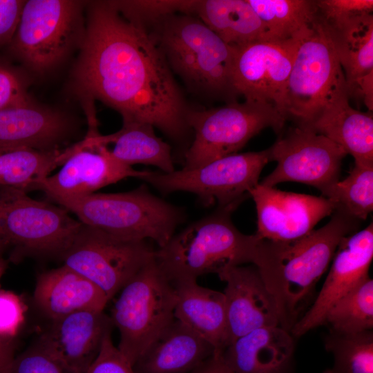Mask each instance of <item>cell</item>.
<instances>
[{"label": "cell", "instance_id": "24", "mask_svg": "<svg viewBox=\"0 0 373 373\" xmlns=\"http://www.w3.org/2000/svg\"><path fill=\"white\" fill-rule=\"evenodd\" d=\"M68 131L61 114L32 102L0 111V149H57Z\"/></svg>", "mask_w": 373, "mask_h": 373}, {"label": "cell", "instance_id": "3", "mask_svg": "<svg viewBox=\"0 0 373 373\" xmlns=\"http://www.w3.org/2000/svg\"><path fill=\"white\" fill-rule=\"evenodd\" d=\"M150 27L148 32L172 73L191 90L236 101L232 85L235 47L192 15H169Z\"/></svg>", "mask_w": 373, "mask_h": 373}, {"label": "cell", "instance_id": "21", "mask_svg": "<svg viewBox=\"0 0 373 373\" xmlns=\"http://www.w3.org/2000/svg\"><path fill=\"white\" fill-rule=\"evenodd\" d=\"M214 354L211 345L174 318L133 369L136 373H189Z\"/></svg>", "mask_w": 373, "mask_h": 373}, {"label": "cell", "instance_id": "28", "mask_svg": "<svg viewBox=\"0 0 373 373\" xmlns=\"http://www.w3.org/2000/svg\"><path fill=\"white\" fill-rule=\"evenodd\" d=\"M321 24L334 46L345 75L347 90L373 75L372 14L335 24Z\"/></svg>", "mask_w": 373, "mask_h": 373}, {"label": "cell", "instance_id": "44", "mask_svg": "<svg viewBox=\"0 0 373 373\" xmlns=\"http://www.w3.org/2000/svg\"><path fill=\"white\" fill-rule=\"evenodd\" d=\"M6 246V244L0 238V254H1V252L3 251V249H4Z\"/></svg>", "mask_w": 373, "mask_h": 373}, {"label": "cell", "instance_id": "1", "mask_svg": "<svg viewBox=\"0 0 373 373\" xmlns=\"http://www.w3.org/2000/svg\"><path fill=\"white\" fill-rule=\"evenodd\" d=\"M77 75L87 93L117 111L123 123L149 124L176 141L191 131V109L161 50L111 1L92 10Z\"/></svg>", "mask_w": 373, "mask_h": 373}, {"label": "cell", "instance_id": "36", "mask_svg": "<svg viewBox=\"0 0 373 373\" xmlns=\"http://www.w3.org/2000/svg\"><path fill=\"white\" fill-rule=\"evenodd\" d=\"M10 373H74L38 345L15 356Z\"/></svg>", "mask_w": 373, "mask_h": 373}, {"label": "cell", "instance_id": "7", "mask_svg": "<svg viewBox=\"0 0 373 373\" xmlns=\"http://www.w3.org/2000/svg\"><path fill=\"white\" fill-rule=\"evenodd\" d=\"M120 291L110 318L119 332L117 348L133 366L173 320L177 294L155 256Z\"/></svg>", "mask_w": 373, "mask_h": 373}, {"label": "cell", "instance_id": "33", "mask_svg": "<svg viewBox=\"0 0 373 373\" xmlns=\"http://www.w3.org/2000/svg\"><path fill=\"white\" fill-rule=\"evenodd\" d=\"M325 348L333 355V365L323 373H373V332L354 334L329 332Z\"/></svg>", "mask_w": 373, "mask_h": 373}, {"label": "cell", "instance_id": "8", "mask_svg": "<svg viewBox=\"0 0 373 373\" xmlns=\"http://www.w3.org/2000/svg\"><path fill=\"white\" fill-rule=\"evenodd\" d=\"M286 120L274 106L249 101L191 110L187 123L194 138L185 153L182 169H195L235 154L264 128L280 132Z\"/></svg>", "mask_w": 373, "mask_h": 373}, {"label": "cell", "instance_id": "23", "mask_svg": "<svg viewBox=\"0 0 373 373\" xmlns=\"http://www.w3.org/2000/svg\"><path fill=\"white\" fill-rule=\"evenodd\" d=\"M34 300L51 321L79 311H104L109 301L95 284L64 265L37 277Z\"/></svg>", "mask_w": 373, "mask_h": 373}, {"label": "cell", "instance_id": "34", "mask_svg": "<svg viewBox=\"0 0 373 373\" xmlns=\"http://www.w3.org/2000/svg\"><path fill=\"white\" fill-rule=\"evenodd\" d=\"M195 1H113V5L130 21L143 27L175 14L192 15Z\"/></svg>", "mask_w": 373, "mask_h": 373}, {"label": "cell", "instance_id": "35", "mask_svg": "<svg viewBox=\"0 0 373 373\" xmlns=\"http://www.w3.org/2000/svg\"><path fill=\"white\" fill-rule=\"evenodd\" d=\"M317 19L323 24H335L358 16L372 14V0H318Z\"/></svg>", "mask_w": 373, "mask_h": 373}, {"label": "cell", "instance_id": "12", "mask_svg": "<svg viewBox=\"0 0 373 373\" xmlns=\"http://www.w3.org/2000/svg\"><path fill=\"white\" fill-rule=\"evenodd\" d=\"M275 169L260 184L274 186L285 182L312 186L323 195L339 180L347 153L325 136L300 126L290 128L269 147Z\"/></svg>", "mask_w": 373, "mask_h": 373}, {"label": "cell", "instance_id": "10", "mask_svg": "<svg viewBox=\"0 0 373 373\" xmlns=\"http://www.w3.org/2000/svg\"><path fill=\"white\" fill-rule=\"evenodd\" d=\"M62 207L0 186V238L24 253L62 256L82 227Z\"/></svg>", "mask_w": 373, "mask_h": 373}, {"label": "cell", "instance_id": "17", "mask_svg": "<svg viewBox=\"0 0 373 373\" xmlns=\"http://www.w3.org/2000/svg\"><path fill=\"white\" fill-rule=\"evenodd\" d=\"M75 146V152L59 171L39 182L35 190L43 191L57 202L87 196L107 185L128 177L137 178L141 174L142 171L113 159L104 146L80 141Z\"/></svg>", "mask_w": 373, "mask_h": 373}, {"label": "cell", "instance_id": "41", "mask_svg": "<svg viewBox=\"0 0 373 373\" xmlns=\"http://www.w3.org/2000/svg\"><path fill=\"white\" fill-rule=\"evenodd\" d=\"M15 352L12 338L0 336V373H10Z\"/></svg>", "mask_w": 373, "mask_h": 373}, {"label": "cell", "instance_id": "2", "mask_svg": "<svg viewBox=\"0 0 373 373\" xmlns=\"http://www.w3.org/2000/svg\"><path fill=\"white\" fill-rule=\"evenodd\" d=\"M233 210L218 207L155 249V260L172 284L207 274L218 276L245 263L254 265L262 239L240 232L231 220Z\"/></svg>", "mask_w": 373, "mask_h": 373}, {"label": "cell", "instance_id": "9", "mask_svg": "<svg viewBox=\"0 0 373 373\" xmlns=\"http://www.w3.org/2000/svg\"><path fill=\"white\" fill-rule=\"evenodd\" d=\"M270 161L269 148L229 155L192 169L142 171L137 178L163 193L190 192L206 206L217 202L218 207L236 209L259 184L262 169Z\"/></svg>", "mask_w": 373, "mask_h": 373}, {"label": "cell", "instance_id": "11", "mask_svg": "<svg viewBox=\"0 0 373 373\" xmlns=\"http://www.w3.org/2000/svg\"><path fill=\"white\" fill-rule=\"evenodd\" d=\"M155 251L146 240L123 239L82 224L61 257L64 265L95 284L110 300Z\"/></svg>", "mask_w": 373, "mask_h": 373}, {"label": "cell", "instance_id": "40", "mask_svg": "<svg viewBox=\"0 0 373 373\" xmlns=\"http://www.w3.org/2000/svg\"><path fill=\"white\" fill-rule=\"evenodd\" d=\"M24 3V1L0 0V46L11 42Z\"/></svg>", "mask_w": 373, "mask_h": 373}, {"label": "cell", "instance_id": "38", "mask_svg": "<svg viewBox=\"0 0 373 373\" xmlns=\"http://www.w3.org/2000/svg\"><path fill=\"white\" fill-rule=\"evenodd\" d=\"M25 312V305L18 295L0 289V336L13 339L24 321Z\"/></svg>", "mask_w": 373, "mask_h": 373}, {"label": "cell", "instance_id": "16", "mask_svg": "<svg viewBox=\"0 0 373 373\" xmlns=\"http://www.w3.org/2000/svg\"><path fill=\"white\" fill-rule=\"evenodd\" d=\"M373 258V224L345 237L332 259L327 276L314 303L290 330L298 337L323 325L330 307L369 276Z\"/></svg>", "mask_w": 373, "mask_h": 373}, {"label": "cell", "instance_id": "37", "mask_svg": "<svg viewBox=\"0 0 373 373\" xmlns=\"http://www.w3.org/2000/svg\"><path fill=\"white\" fill-rule=\"evenodd\" d=\"M85 373H136L133 366L115 347L111 331L103 339L99 352Z\"/></svg>", "mask_w": 373, "mask_h": 373}, {"label": "cell", "instance_id": "5", "mask_svg": "<svg viewBox=\"0 0 373 373\" xmlns=\"http://www.w3.org/2000/svg\"><path fill=\"white\" fill-rule=\"evenodd\" d=\"M360 224V220L336 209L321 228L283 243L281 265L268 285L278 306L281 327L290 332L341 240Z\"/></svg>", "mask_w": 373, "mask_h": 373}, {"label": "cell", "instance_id": "4", "mask_svg": "<svg viewBox=\"0 0 373 373\" xmlns=\"http://www.w3.org/2000/svg\"><path fill=\"white\" fill-rule=\"evenodd\" d=\"M82 224L117 238L151 239L164 246L185 218L184 211L153 195L146 185L128 192L94 193L57 202Z\"/></svg>", "mask_w": 373, "mask_h": 373}, {"label": "cell", "instance_id": "18", "mask_svg": "<svg viewBox=\"0 0 373 373\" xmlns=\"http://www.w3.org/2000/svg\"><path fill=\"white\" fill-rule=\"evenodd\" d=\"M218 277L226 283L223 294L230 343L258 328L280 326L276 300L255 265L231 267Z\"/></svg>", "mask_w": 373, "mask_h": 373}, {"label": "cell", "instance_id": "31", "mask_svg": "<svg viewBox=\"0 0 373 373\" xmlns=\"http://www.w3.org/2000/svg\"><path fill=\"white\" fill-rule=\"evenodd\" d=\"M329 332L354 334L373 327V280L368 276L328 310L323 325Z\"/></svg>", "mask_w": 373, "mask_h": 373}, {"label": "cell", "instance_id": "27", "mask_svg": "<svg viewBox=\"0 0 373 373\" xmlns=\"http://www.w3.org/2000/svg\"><path fill=\"white\" fill-rule=\"evenodd\" d=\"M193 14L232 47L269 40L262 21L247 0L195 1Z\"/></svg>", "mask_w": 373, "mask_h": 373}, {"label": "cell", "instance_id": "14", "mask_svg": "<svg viewBox=\"0 0 373 373\" xmlns=\"http://www.w3.org/2000/svg\"><path fill=\"white\" fill-rule=\"evenodd\" d=\"M301 37L236 47L232 85L236 95L245 101L271 104L283 115L286 85Z\"/></svg>", "mask_w": 373, "mask_h": 373}, {"label": "cell", "instance_id": "6", "mask_svg": "<svg viewBox=\"0 0 373 373\" xmlns=\"http://www.w3.org/2000/svg\"><path fill=\"white\" fill-rule=\"evenodd\" d=\"M345 94L343 68L316 17L300 39L286 85L283 114L297 126L308 128L330 103Z\"/></svg>", "mask_w": 373, "mask_h": 373}, {"label": "cell", "instance_id": "32", "mask_svg": "<svg viewBox=\"0 0 373 373\" xmlns=\"http://www.w3.org/2000/svg\"><path fill=\"white\" fill-rule=\"evenodd\" d=\"M340 210L360 220L373 210V162L354 161L349 175L323 195Z\"/></svg>", "mask_w": 373, "mask_h": 373}, {"label": "cell", "instance_id": "30", "mask_svg": "<svg viewBox=\"0 0 373 373\" xmlns=\"http://www.w3.org/2000/svg\"><path fill=\"white\" fill-rule=\"evenodd\" d=\"M262 21L269 40L300 37L316 20L315 1L247 0Z\"/></svg>", "mask_w": 373, "mask_h": 373}, {"label": "cell", "instance_id": "29", "mask_svg": "<svg viewBox=\"0 0 373 373\" xmlns=\"http://www.w3.org/2000/svg\"><path fill=\"white\" fill-rule=\"evenodd\" d=\"M73 153L72 146L49 151L25 147L0 149V186L35 190L39 182Z\"/></svg>", "mask_w": 373, "mask_h": 373}, {"label": "cell", "instance_id": "20", "mask_svg": "<svg viewBox=\"0 0 373 373\" xmlns=\"http://www.w3.org/2000/svg\"><path fill=\"white\" fill-rule=\"evenodd\" d=\"M294 348L289 332L269 326L234 340L222 356L234 373H293Z\"/></svg>", "mask_w": 373, "mask_h": 373}, {"label": "cell", "instance_id": "15", "mask_svg": "<svg viewBox=\"0 0 373 373\" xmlns=\"http://www.w3.org/2000/svg\"><path fill=\"white\" fill-rule=\"evenodd\" d=\"M249 193L257 211L256 235L276 242L303 238L335 211L334 204L323 196L281 191L260 183Z\"/></svg>", "mask_w": 373, "mask_h": 373}, {"label": "cell", "instance_id": "26", "mask_svg": "<svg viewBox=\"0 0 373 373\" xmlns=\"http://www.w3.org/2000/svg\"><path fill=\"white\" fill-rule=\"evenodd\" d=\"M84 140L88 144L111 146L106 147L108 154L125 166L140 164L154 166L164 173L175 171L171 146L156 135L149 124L123 123L122 128L113 134H87Z\"/></svg>", "mask_w": 373, "mask_h": 373}, {"label": "cell", "instance_id": "43", "mask_svg": "<svg viewBox=\"0 0 373 373\" xmlns=\"http://www.w3.org/2000/svg\"><path fill=\"white\" fill-rule=\"evenodd\" d=\"M6 265H7L6 262L2 258L1 254H0V278L3 274L6 269Z\"/></svg>", "mask_w": 373, "mask_h": 373}, {"label": "cell", "instance_id": "25", "mask_svg": "<svg viewBox=\"0 0 373 373\" xmlns=\"http://www.w3.org/2000/svg\"><path fill=\"white\" fill-rule=\"evenodd\" d=\"M347 94L330 103L306 128L341 146L354 161L373 162V117L352 108Z\"/></svg>", "mask_w": 373, "mask_h": 373}, {"label": "cell", "instance_id": "42", "mask_svg": "<svg viewBox=\"0 0 373 373\" xmlns=\"http://www.w3.org/2000/svg\"><path fill=\"white\" fill-rule=\"evenodd\" d=\"M189 373H234L226 364L222 354H214Z\"/></svg>", "mask_w": 373, "mask_h": 373}, {"label": "cell", "instance_id": "39", "mask_svg": "<svg viewBox=\"0 0 373 373\" xmlns=\"http://www.w3.org/2000/svg\"><path fill=\"white\" fill-rule=\"evenodd\" d=\"M31 103L19 75L0 62V111Z\"/></svg>", "mask_w": 373, "mask_h": 373}, {"label": "cell", "instance_id": "13", "mask_svg": "<svg viewBox=\"0 0 373 373\" xmlns=\"http://www.w3.org/2000/svg\"><path fill=\"white\" fill-rule=\"evenodd\" d=\"M78 15L72 1H25L10 42L13 52L37 70H46L64 56L73 39Z\"/></svg>", "mask_w": 373, "mask_h": 373}, {"label": "cell", "instance_id": "19", "mask_svg": "<svg viewBox=\"0 0 373 373\" xmlns=\"http://www.w3.org/2000/svg\"><path fill=\"white\" fill-rule=\"evenodd\" d=\"M113 327L104 311H79L52 320L36 344L74 373H85Z\"/></svg>", "mask_w": 373, "mask_h": 373}, {"label": "cell", "instance_id": "22", "mask_svg": "<svg viewBox=\"0 0 373 373\" xmlns=\"http://www.w3.org/2000/svg\"><path fill=\"white\" fill-rule=\"evenodd\" d=\"M177 294L174 318L222 354L230 344L223 292L199 285L197 280L173 284Z\"/></svg>", "mask_w": 373, "mask_h": 373}]
</instances>
